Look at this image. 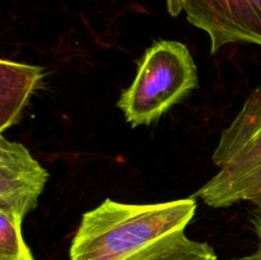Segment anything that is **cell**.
<instances>
[{
    "mask_svg": "<svg viewBox=\"0 0 261 260\" xmlns=\"http://www.w3.org/2000/svg\"><path fill=\"white\" fill-rule=\"evenodd\" d=\"M195 198L154 204H127L106 199L86 212L71 241L70 260H127L195 216Z\"/></svg>",
    "mask_w": 261,
    "mask_h": 260,
    "instance_id": "obj_1",
    "label": "cell"
},
{
    "mask_svg": "<svg viewBox=\"0 0 261 260\" xmlns=\"http://www.w3.org/2000/svg\"><path fill=\"white\" fill-rule=\"evenodd\" d=\"M212 160L219 171L196 191L195 198L212 208L261 203V86L249 94L223 130Z\"/></svg>",
    "mask_w": 261,
    "mask_h": 260,
    "instance_id": "obj_2",
    "label": "cell"
},
{
    "mask_svg": "<svg viewBox=\"0 0 261 260\" xmlns=\"http://www.w3.org/2000/svg\"><path fill=\"white\" fill-rule=\"evenodd\" d=\"M198 87V69L186 45L160 40L139 59L137 75L120 94L117 107L133 127L149 125Z\"/></svg>",
    "mask_w": 261,
    "mask_h": 260,
    "instance_id": "obj_3",
    "label": "cell"
},
{
    "mask_svg": "<svg viewBox=\"0 0 261 260\" xmlns=\"http://www.w3.org/2000/svg\"><path fill=\"white\" fill-rule=\"evenodd\" d=\"M186 18L206 32L211 54L229 43L261 46V0H182Z\"/></svg>",
    "mask_w": 261,
    "mask_h": 260,
    "instance_id": "obj_4",
    "label": "cell"
},
{
    "mask_svg": "<svg viewBox=\"0 0 261 260\" xmlns=\"http://www.w3.org/2000/svg\"><path fill=\"white\" fill-rule=\"evenodd\" d=\"M48 172L18 142L0 138V211L22 219L33 211Z\"/></svg>",
    "mask_w": 261,
    "mask_h": 260,
    "instance_id": "obj_5",
    "label": "cell"
},
{
    "mask_svg": "<svg viewBox=\"0 0 261 260\" xmlns=\"http://www.w3.org/2000/svg\"><path fill=\"white\" fill-rule=\"evenodd\" d=\"M42 79L41 66L0 60V132L19 122L23 109Z\"/></svg>",
    "mask_w": 261,
    "mask_h": 260,
    "instance_id": "obj_6",
    "label": "cell"
},
{
    "mask_svg": "<svg viewBox=\"0 0 261 260\" xmlns=\"http://www.w3.org/2000/svg\"><path fill=\"white\" fill-rule=\"evenodd\" d=\"M127 260H218L206 242L189 239L185 229L167 235Z\"/></svg>",
    "mask_w": 261,
    "mask_h": 260,
    "instance_id": "obj_7",
    "label": "cell"
},
{
    "mask_svg": "<svg viewBox=\"0 0 261 260\" xmlns=\"http://www.w3.org/2000/svg\"><path fill=\"white\" fill-rule=\"evenodd\" d=\"M0 260H35L22 235V219L0 211Z\"/></svg>",
    "mask_w": 261,
    "mask_h": 260,
    "instance_id": "obj_8",
    "label": "cell"
},
{
    "mask_svg": "<svg viewBox=\"0 0 261 260\" xmlns=\"http://www.w3.org/2000/svg\"><path fill=\"white\" fill-rule=\"evenodd\" d=\"M251 224L257 237V249L254 254L245 257V260H261V203L255 204V208L251 211Z\"/></svg>",
    "mask_w": 261,
    "mask_h": 260,
    "instance_id": "obj_9",
    "label": "cell"
},
{
    "mask_svg": "<svg viewBox=\"0 0 261 260\" xmlns=\"http://www.w3.org/2000/svg\"><path fill=\"white\" fill-rule=\"evenodd\" d=\"M167 4V10L172 17H177L184 10V2L182 0H166Z\"/></svg>",
    "mask_w": 261,
    "mask_h": 260,
    "instance_id": "obj_10",
    "label": "cell"
}]
</instances>
